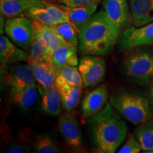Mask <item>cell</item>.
Segmentation results:
<instances>
[{
  "label": "cell",
  "mask_w": 153,
  "mask_h": 153,
  "mask_svg": "<svg viewBox=\"0 0 153 153\" xmlns=\"http://www.w3.org/2000/svg\"><path fill=\"white\" fill-rule=\"evenodd\" d=\"M93 150L99 153H114L125 141L127 126L111 103L87 123Z\"/></svg>",
  "instance_id": "1"
},
{
  "label": "cell",
  "mask_w": 153,
  "mask_h": 153,
  "mask_svg": "<svg viewBox=\"0 0 153 153\" xmlns=\"http://www.w3.org/2000/svg\"><path fill=\"white\" fill-rule=\"evenodd\" d=\"M120 30L104 11L95 13L79 32V49L85 55L104 56L116 43Z\"/></svg>",
  "instance_id": "2"
},
{
  "label": "cell",
  "mask_w": 153,
  "mask_h": 153,
  "mask_svg": "<svg viewBox=\"0 0 153 153\" xmlns=\"http://www.w3.org/2000/svg\"><path fill=\"white\" fill-rule=\"evenodd\" d=\"M110 103L115 109L134 125H140L152 117L150 102L138 93L120 91L111 96Z\"/></svg>",
  "instance_id": "3"
},
{
  "label": "cell",
  "mask_w": 153,
  "mask_h": 153,
  "mask_svg": "<svg viewBox=\"0 0 153 153\" xmlns=\"http://www.w3.org/2000/svg\"><path fill=\"white\" fill-rule=\"evenodd\" d=\"M126 76L140 85L153 81V51L137 49L127 55L123 62Z\"/></svg>",
  "instance_id": "4"
},
{
  "label": "cell",
  "mask_w": 153,
  "mask_h": 153,
  "mask_svg": "<svg viewBox=\"0 0 153 153\" xmlns=\"http://www.w3.org/2000/svg\"><path fill=\"white\" fill-rule=\"evenodd\" d=\"M57 129L65 143L75 152L84 150L81 127L74 111L60 114L57 120Z\"/></svg>",
  "instance_id": "5"
},
{
  "label": "cell",
  "mask_w": 153,
  "mask_h": 153,
  "mask_svg": "<svg viewBox=\"0 0 153 153\" xmlns=\"http://www.w3.org/2000/svg\"><path fill=\"white\" fill-rule=\"evenodd\" d=\"M4 30L9 39L22 49L29 48L35 36L33 22L22 16L9 18L5 23Z\"/></svg>",
  "instance_id": "6"
},
{
  "label": "cell",
  "mask_w": 153,
  "mask_h": 153,
  "mask_svg": "<svg viewBox=\"0 0 153 153\" xmlns=\"http://www.w3.org/2000/svg\"><path fill=\"white\" fill-rule=\"evenodd\" d=\"M10 96L36 84V79L28 64L19 63L11 66L3 76Z\"/></svg>",
  "instance_id": "7"
},
{
  "label": "cell",
  "mask_w": 153,
  "mask_h": 153,
  "mask_svg": "<svg viewBox=\"0 0 153 153\" xmlns=\"http://www.w3.org/2000/svg\"><path fill=\"white\" fill-rule=\"evenodd\" d=\"M120 48L133 51L138 48L153 45V22L142 26H131L122 32Z\"/></svg>",
  "instance_id": "8"
},
{
  "label": "cell",
  "mask_w": 153,
  "mask_h": 153,
  "mask_svg": "<svg viewBox=\"0 0 153 153\" xmlns=\"http://www.w3.org/2000/svg\"><path fill=\"white\" fill-rule=\"evenodd\" d=\"M78 69L85 87L96 86L104 79L106 65L104 58L97 55H86L80 60Z\"/></svg>",
  "instance_id": "9"
},
{
  "label": "cell",
  "mask_w": 153,
  "mask_h": 153,
  "mask_svg": "<svg viewBox=\"0 0 153 153\" xmlns=\"http://www.w3.org/2000/svg\"><path fill=\"white\" fill-rule=\"evenodd\" d=\"M108 98L106 85H101L89 91L83 99L82 104V116L89 119L97 115L104 108Z\"/></svg>",
  "instance_id": "10"
},
{
  "label": "cell",
  "mask_w": 153,
  "mask_h": 153,
  "mask_svg": "<svg viewBox=\"0 0 153 153\" xmlns=\"http://www.w3.org/2000/svg\"><path fill=\"white\" fill-rule=\"evenodd\" d=\"M27 63L31 68L40 87L44 89H49L54 87L58 68L52 62L46 60L30 59Z\"/></svg>",
  "instance_id": "11"
},
{
  "label": "cell",
  "mask_w": 153,
  "mask_h": 153,
  "mask_svg": "<svg viewBox=\"0 0 153 153\" xmlns=\"http://www.w3.org/2000/svg\"><path fill=\"white\" fill-rule=\"evenodd\" d=\"M103 10L111 22L121 30L127 26L130 19L128 0H104Z\"/></svg>",
  "instance_id": "12"
},
{
  "label": "cell",
  "mask_w": 153,
  "mask_h": 153,
  "mask_svg": "<svg viewBox=\"0 0 153 153\" xmlns=\"http://www.w3.org/2000/svg\"><path fill=\"white\" fill-rule=\"evenodd\" d=\"M19 47V46H18ZM16 44L4 36L0 37V62L1 68L4 69L9 65L26 62L30 60L29 53L19 48Z\"/></svg>",
  "instance_id": "13"
},
{
  "label": "cell",
  "mask_w": 153,
  "mask_h": 153,
  "mask_svg": "<svg viewBox=\"0 0 153 153\" xmlns=\"http://www.w3.org/2000/svg\"><path fill=\"white\" fill-rule=\"evenodd\" d=\"M131 16L135 26L153 22V0H128Z\"/></svg>",
  "instance_id": "14"
},
{
  "label": "cell",
  "mask_w": 153,
  "mask_h": 153,
  "mask_svg": "<svg viewBox=\"0 0 153 153\" xmlns=\"http://www.w3.org/2000/svg\"><path fill=\"white\" fill-rule=\"evenodd\" d=\"M38 89L41 95L42 110L50 116H60L62 105L58 89L55 86L49 89H44L38 86Z\"/></svg>",
  "instance_id": "15"
},
{
  "label": "cell",
  "mask_w": 153,
  "mask_h": 153,
  "mask_svg": "<svg viewBox=\"0 0 153 153\" xmlns=\"http://www.w3.org/2000/svg\"><path fill=\"white\" fill-rule=\"evenodd\" d=\"M59 4L68 11L70 22L74 25L78 32H79V30L85 26L86 23L95 14L99 3H94L90 5L84 6V7H67L61 4Z\"/></svg>",
  "instance_id": "16"
},
{
  "label": "cell",
  "mask_w": 153,
  "mask_h": 153,
  "mask_svg": "<svg viewBox=\"0 0 153 153\" xmlns=\"http://www.w3.org/2000/svg\"><path fill=\"white\" fill-rule=\"evenodd\" d=\"M51 62L58 69L65 66H77L79 62L76 47L68 43L60 45L53 53Z\"/></svg>",
  "instance_id": "17"
},
{
  "label": "cell",
  "mask_w": 153,
  "mask_h": 153,
  "mask_svg": "<svg viewBox=\"0 0 153 153\" xmlns=\"http://www.w3.org/2000/svg\"><path fill=\"white\" fill-rule=\"evenodd\" d=\"M38 89L36 84H34L24 90L10 96L11 99L23 111H29L35 106L38 101Z\"/></svg>",
  "instance_id": "18"
},
{
  "label": "cell",
  "mask_w": 153,
  "mask_h": 153,
  "mask_svg": "<svg viewBox=\"0 0 153 153\" xmlns=\"http://www.w3.org/2000/svg\"><path fill=\"white\" fill-rule=\"evenodd\" d=\"M60 92L63 109L66 111L74 110L79 104L82 94V87L65 83L56 87Z\"/></svg>",
  "instance_id": "19"
},
{
  "label": "cell",
  "mask_w": 153,
  "mask_h": 153,
  "mask_svg": "<svg viewBox=\"0 0 153 153\" xmlns=\"http://www.w3.org/2000/svg\"><path fill=\"white\" fill-rule=\"evenodd\" d=\"M135 136L139 141L143 152L153 153V119L140 124L135 129Z\"/></svg>",
  "instance_id": "20"
},
{
  "label": "cell",
  "mask_w": 153,
  "mask_h": 153,
  "mask_svg": "<svg viewBox=\"0 0 153 153\" xmlns=\"http://www.w3.org/2000/svg\"><path fill=\"white\" fill-rule=\"evenodd\" d=\"M82 87L84 86L81 74L76 66H65L58 69V72L55 80V86L58 87L62 84Z\"/></svg>",
  "instance_id": "21"
},
{
  "label": "cell",
  "mask_w": 153,
  "mask_h": 153,
  "mask_svg": "<svg viewBox=\"0 0 153 153\" xmlns=\"http://www.w3.org/2000/svg\"><path fill=\"white\" fill-rule=\"evenodd\" d=\"M33 23L35 26V33L38 34L45 39L48 45L51 55H53V53L57 48L66 43L59 34L51 28V26L39 24L36 22H33Z\"/></svg>",
  "instance_id": "22"
},
{
  "label": "cell",
  "mask_w": 153,
  "mask_h": 153,
  "mask_svg": "<svg viewBox=\"0 0 153 153\" xmlns=\"http://www.w3.org/2000/svg\"><path fill=\"white\" fill-rule=\"evenodd\" d=\"M33 6L26 0H0L1 14L8 19L19 16Z\"/></svg>",
  "instance_id": "23"
},
{
  "label": "cell",
  "mask_w": 153,
  "mask_h": 153,
  "mask_svg": "<svg viewBox=\"0 0 153 153\" xmlns=\"http://www.w3.org/2000/svg\"><path fill=\"white\" fill-rule=\"evenodd\" d=\"M30 59L46 60L51 62V55L48 45L45 39L38 34L35 33L33 41L29 46Z\"/></svg>",
  "instance_id": "24"
},
{
  "label": "cell",
  "mask_w": 153,
  "mask_h": 153,
  "mask_svg": "<svg viewBox=\"0 0 153 153\" xmlns=\"http://www.w3.org/2000/svg\"><path fill=\"white\" fill-rule=\"evenodd\" d=\"M33 148L38 153H58L61 152L58 143L48 134L37 135L34 140Z\"/></svg>",
  "instance_id": "25"
},
{
  "label": "cell",
  "mask_w": 153,
  "mask_h": 153,
  "mask_svg": "<svg viewBox=\"0 0 153 153\" xmlns=\"http://www.w3.org/2000/svg\"><path fill=\"white\" fill-rule=\"evenodd\" d=\"M51 27L59 34L66 43L72 44L76 47L79 45V32L70 22L61 23Z\"/></svg>",
  "instance_id": "26"
},
{
  "label": "cell",
  "mask_w": 153,
  "mask_h": 153,
  "mask_svg": "<svg viewBox=\"0 0 153 153\" xmlns=\"http://www.w3.org/2000/svg\"><path fill=\"white\" fill-rule=\"evenodd\" d=\"M25 14L32 21L39 24L48 26H52L57 24L54 19L51 16L45 7L44 3L43 5H36L30 7L25 11Z\"/></svg>",
  "instance_id": "27"
},
{
  "label": "cell",
  "mask_w": 153,
  "mask_h": 153,
  "mask_svg": "<svg viewBox=\"0 0 153 153\" xmlns=\"http://www.w3.org/2000/svg\"><path fill=\"white\" fill-rule=\"evenodd\" d=\"M142 150L141 145L136 137L133 135H129L126 139L125 143L118 149L117 152L118 153H138Z\"/></svg>",
  "instance_id": "28"
},
{
  "label": "cell",
  "mask_w": 153,
  "mask_h": 153,
  "mask_svg": "<svg viewBox=\"0 0 153 153\" xmlns=\"http://www.w3.org/2000/svg\"><path fill=\"white\" fill-rule=\"evenodd\" d=\"M55 1L57 4L65 5L67 7H84L92 4L94 3H100L102 0H52Z\"/></svg>",
  "instance_id": "29"
},
{
  "label": "cell",
  "mask_w": 153,
  "mask_h": 153,
  "mask_svg": "<svg viewBox=\"0 0 153 153\" xmlns=\"http://www.w3.org/2000/svg\"><path fill=\"white\" fill-rule=\"evenodd\" d=\"M30 148L28 145L22 143H13L9 145L7 152L9 153H23L29 152Z\"/></svg>",
  "instance_id": "30"
},
{
  "label": "cell",
  "mask_w": 153,
  "mask_h": 153,
  "mask_svg": "<svg viewBox=\"0 0 153 153\" xmlns=\"http://www.w3.org/2000/svg\"><path fill=\"white\" fill-rule=\"evenodd\" d=\"M28 2L32 3L35 5H43L44 3V1H46V0H26Z\"/></svg>",
  "instance_id": "31"
},
{
  "label": "cell",
  "mask_w": 153,
  "mask_h": 153,
  "mask_svg": "<svg viewBox=\"0 0 153 153\" xmlns=\"http://www.w3.org/2000/svg\"><path fill=\"white\" fill-rule=\"evenodd\" d=\"M149 94H150V97L151 99V101H152V104H153V81L150 83V91H149Z\"/></svg>",
  "instance_id": "32"
}]
</instances>
